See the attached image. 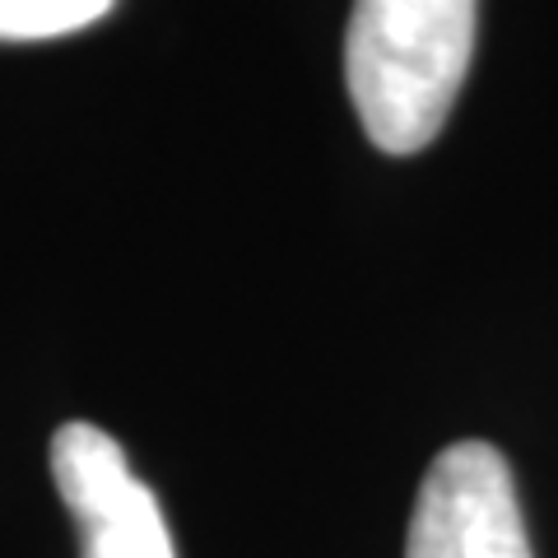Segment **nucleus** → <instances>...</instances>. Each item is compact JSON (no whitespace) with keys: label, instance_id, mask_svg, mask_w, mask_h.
<instances>
[{"label":"nucleus","instance_id":"1","mask_svg":"<svg viewBox=\"0 0 558 558\" xmlns=\"http://www.w3.org/2000/svg\"><path fill=\"white\" fill-rule=\"evenodd\" d=\"M480 0H354L344 84L381 154H418L447 126L475 51Z\"/></svg>","mask_w":558,"mask_h":558},{"label":"nucleus","instance_id":"3","mask_svg":"<svg viewBox=\"0 0 558 558\" xmlns=\"http://www.w3.org/2000/svg\"><path fill=\"white\" fill-rule=\"evenodd\" d=\"M51 480L80 526V558H178L159 498L135 480L112 433L61 424L51 438Z\"/></svg>","mask_w":558,"mask_h":558},{"label":"nucleus","instance_id":"4","mask_svg":"<svg viewBox=\"0 0 558 558\" xmlns=\"http://www.w3.org/2000/svg\"><path fill=\"white\" fill-rule=\"evenodd\" d=\"M108 10L112 0H0V38H57Z\"/></svg>","mask_w":558,"mask_h":558},{"label":"nucleus","instance_id":"2","mask_svg":"<svg viewBox=\"0 0 558 558\" xmlns=\"http://www.w3.org/2000/svg\"><path fill=\"white\" fill-rule=\"evenodd\" d=\"M405 558H535L498 447L451 442L414 498Z\"/></svg>","mask_w":558,"mask_h":558}]
</instances>
